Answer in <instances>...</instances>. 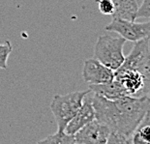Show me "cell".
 <instances>
[{
  "instance_id": "cell-1",
  "label": "cell",
  "mask_w": 150,
  "mask_h": 144,
  "mask_svg": "<svg viewBox=\"0 0 150 144\" xmlns=\"http://www.w3.org/2000/svg\"><path fill=\"white\" fill-rule=\"evenodd\" d=\"M95 117L100 123L116 132L133 137V133L150 110V96H124L117 100H108L96 94L92 97Z\"/></svg>"
},
{
  "instance_id": "cell-2",
  "label": "cell",
  "mask_w": 150,
  "mask_h": 144,
  "mask_svg": "<svg viewBox=\"0 0 150 144\" xmlns=\"http://www.w3.org/2000/svg\"><path fill=\"white\" fill-rule=\"evenodd\" d=\"M91 90L75 91L66 95H55L50 103V110L57 125V132H64L67 125L81 107L82 102Z\"/></svg>"
},
{
  "instance_id": "cell-3",
  "label": "cell",
  "mask_w": 150,
  "mask_h": 144,
  "mask_svg": "<svg viewBox=\"0 0 150 144\" xmlns=\"http://www.w3.org/2000/svg\"><path fill=\"white\" fill-rule=\"evenodd\" d=\"M125 42L126 40L121 36L114 38L101 35L94 46V58L115 72L125 60L123 53Z\"/></svg>"
},
{
  "instance_id": "cell-4",
  "label": "cell",
  "mask_w": 150,
  "mask_h": 144,
  "mask_svg": "<svg viewBox=\"0 0 150 144\" xmlns=\"http://www.w3.org/2000/svg\"><path fill=\"white\" fill-rule=\"evenodd\" d=\"M106 30L116 32L126 41L135 43L146 38L150 39V20L138 23L135 21L113 18L112 21L106 26Z\"/></svg>"
},
{
  "instance_id": "cell-5",
  "label": "cell",
  "mask_w": 150,
  "mask_h": 144,
  "mask_svg": "<svg viewBox=\"0 0 150 144\" xmlns=\"http://www.w3.org/2000/svg\"><path fill=\"white\" fill-rule=\"evenodd\" d=\"M149 43V38L135 42L132 50L127 57H125L123 64L115 72H123L128 71V70H136V71L142 72L144 67L150 61Z\"/></svg>"
},
{
  "instance_id": "cell-6",
  "label": "cell",
  "mask_w": 150,
  "mask_h": 144,
  "mask_svg": "<svg viewBox=\"0 0 150 144\" xmlns=\"http://www.w3.org/2000/svg\"><path fill=\"white\" fill-rule=\"evenodd\" d=\"M110 130L95 118L74 134L76 144H106Z\"/></svg>"
},
{
  "instance_id": "cell-7",
  "label": "cell",
  "mask_w": 150,
  "mask_h": 144,
  "mask_svg": "<svg viewBox=\"0 0 150 144\" xmlns=\"http://www.w3.org/2000/svg\"><path fill=\"white\" fill-rule=\"evenodd\" d=\"M82 78L89 84H101L113 80L115 73L113 70L105 66L96 58H90L84 61Z\"/></svg>"
},
{
  "instance_id": "cell-8",
  "label": "cell",
  "mask_w": 150,
  "mask_h": 144,
  "mask_svg": "<svg viewBox=\"0 0 150 144\" xmlns=\"http://www.w3.org/2000/svg\"><path fill=\"white\" fill-rule=\"evenodd\" d=\"M115 79L121 83L128 96L139 97L142 96L144 89V76L142 73L136 70H128L123 72H114Z\"/></svg>"
},
{
  "instance_id": "cell-9",
  "label": "cell",
  "mask_w": 150,
  "mask_h": 144,
  "mask_svg": "<svg viewBox=\"0 0 150 144\" xmlns=\"http://www.w3.org/2000/svg\"><path fill=\"white\" fill-rule=\"evenodd\" d=\"M95 109L92 104V97H87L85 96L82 102L81 107L76 112V114L73 117V119L70 121L67 125L65 132L69 134H74L78 133L81 128H83L86 124L91 122L95 119Z\"/></svg>"
},
{
  "instance_id": "cell-10",
  "label": "cell",
  "mask_w": 150,
  "mask_h": 144,
  "mask_svg": "<svg viewBox=\"0 0 150 144\" xmlns=\"http://www.w3.org/2000/svg\"><path fill=\"white\" fill-rule=\"evenodd\" d=\"M89 89L91 92L103 96L108 100H117L127 95L121 83L114 78L113 80L101 84H89Z\"/></svg>"
},
{
  "instance_id": "cell-11",
  "label": "cell",
  "mask_w": 150,
  "mask_h": 144,
  "mask_svg": "<svg viewBox=\"0 0 150 144\" xmlns=\"http://www.w3.org/2000/svg\"><path fill=\"white\" fill-rule=\"evenodd\" d=\"M114 12L111 15L113 18L135 21L137 20L139 6L136 0H113Z\"/></svg>"
},
{
  "instance_id": "cell-12",
  "label": "cell",
  "mask_w": 150,
  "mask_h": 144,
  "mask_svg": "<svg viewBox=\"0 0 150 144\" xmlns=\"http://www.w3.org/2000/svg\"><path fill=\"white\" fill-rule=\"evenodd\" d=\"M133 143L150 144V110L133 133Z\"/></svg>"
},
{
  "instance_id": "cell-13",
  "label": "cell",
  "mask_w": 150,
  "mask_h": 144,
  "mask_svg": "<svg viewBox=\"0 0 150 144\" xmlns=\"http://www.w3.org/2000/svg\"><path fill=\"white\" fill-rule=\"evenodd\" d=\"M39 143L47 144H76L75 136L73 134L67 133L64 132H56L55 133L47 136L45 139L40 140Z\"/></svg>"
},
{
  "instance_id": "cell-14",
  "label": "cell",
  "mask_w": 150,
  "mask_h": 144,
  "mask_svg": "<svg viewBox=\"0 0 150 144\" xmlns=\"http://www.w3.org/2000/svg\"><path fill=\"white\" fill-rule=\"evenodd\" d=\"M13 52V46L9 41H6L4 44H0V69H7V61Z\"/></svg>"
},
{
  "instance_id": "cell-15",
  "label": "cell",
  "mask_w": 150,
  "mask_h": 144,
  "mask_svg": "<svg viewBox=\"0 0 150 144\" xmlns=\"http://www.w3.org/2000/svg\"><path fill=\"white\" fill-rule=\"evenodd\" d=\"M130 144L133 143V137L124 136L122 133H116V132H110V136L108 139V144Z\"/></svg>"
},
{
  "instance_id": "cell-16",
  "label": "cell",
  "mask_w": 150,
  "mask_h": 144,
  "mask_svg": "<svg viewBox=\"0 0 150 144\" xmlns=\"http://www.w3.org/2000/svg\"><path fill=\"white\" fill-rule=\"evenodd\" d=\"M98 8L103 15H112L114 12L113 0H97Z\"/></svg>"
},
{
  "instance_id": "cell-17",
  "label": "cell",
  "mask_w": 150,
  "mask_h": 144,
  "mask_svg": "<svg viewBox=\"0 0 150 144\" xmlns=\"http://www.w3.org/2000/svg\"><path fill=\"white\" fill-rule=\"evenodd\" d=\"M150 18V0H143L142 5L139 7L137 18Z\"/></svg>"
},
{
  "instance_id": "cell-18",
  "label": "cell",
  "mask_w": 150,
  "mask_h": 144,
  "mask_svg": "<svg viewBox=\"0 0 150 144\" xmlns=\"http://www.w3.org/2000/svg\"><path fill=\"white\" fill-rule=\"evenodd\" d=\"M142 75L144 76V89H143V94L150 96V61L147 65L142 70Z\"/></svg>"
}]
</instances>
